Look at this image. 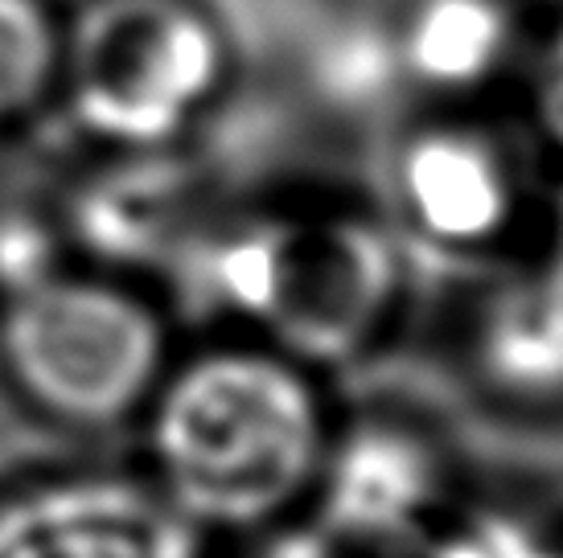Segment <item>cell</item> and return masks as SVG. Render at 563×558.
I'll return each instance as SVG.
<instances>
[{"instance_id": "1", "label": "cell", "mask_w": 563, "mask_h": 558, "mask_svg": "<svg viewBox=\"0 0 563 558\" xmlns=\"http://www.w3.org/2000/svg\"><path fill=\"white\" fill-rule=\"evenodd\" d=\"M342 415L325 370L210 328L181 337L132 427L136 460L210 543L247 546L305 522Z\"/></svg>"}, {"instance_id": "2", "label": "cell", "mask_w": 563, "mask_h": 558, "mask_svg": "<svg viewBox=\"0 0 563 558\" xmlns=\"http://www.w3.org/2000/svg\"><path fill=\"white\" fill-rule=\"evenodd\" d=\"M173 283L214 328L338 378L399 337L416 255L375 198L297 186L222 202Z\"/></svg>"}, {"instance_id": "3", "label": "cell", "mask_w": 563, "mask_h": 558, "mask_svg": "<svg viewBox=\"0 0 563 558\" xmlns=\"http://www.w3.org/2000/svg\"><path fill=\"white\" fill-rule=\"evenodd\" d=\"M177 345L173 295L148 279L63 259L0 292V387L70 439L132 432Z\"/></svg>"}, {"instance_id": "4", "label": "cell", "mask_w": 563, "mask_h": 558, "mask_svg": "<svg viewBox=\"0 0 563 558\" xmlns=\"http://www.w3.org/2000/svg\"><path fill=\"white\" fill-rule=\"evenodd\" d=\"M235 33L210 0H66L54 115L79 148H181L231 99Z\"/></svg>"}, {"instance_id": "5", "label": "cell", "mask_w": 563, "mask_h": 558, "mask_svg": "<svg viewBox=\"0 0 563 558\" xmlns=\"http://www.w3.org/2000/svg\"><path fill=\"white\" fill-rule=\"evenodd\" d=\"M518 120L411 108L387 140L375 202L411 255L482 271L531 250L548 177Z\"/></svg>"}, {"instance_id": "6", "label": "cell", "mask_w": 563, "mask_h": 558, "mask_svg": "<svg viewBox=\"0 0 563 558\" xmlns=\"http://www.w3.org/2000/svg\"><path fill=\"white\" fill-rule=\"evenodd\" d=\"M470 493L437 418L407 403H342L305 522L342 558H416Z\"/></svg>"}, {"instance_id": "7", "label": "cell", "mask_w": 563, "mask_h": 558, "mask_svg": "<svg viewBox=\"0 0 563 558\" xmlns=\"http://www.w3.org/2000/svg\"><path fill=\"white\" fill-rule=\"evenodd\" d=\"M46 193L66 259L148 279L165 292L227 202L198 144L79 148Z\"/></svg>"}, {"instance_id": "8", "label": "cell", "mask_w": 563, "mask_h": 558, "mask_svg": "<svg viewBox=\"0 0 563 558\" xmlns=\"http://www.w3.org/2000/svg\"><path fill=\"white\" fill-rule=\"evenodd\" d=\"M0 558H222L136 465H54L0 481Z\"/></svg>"}, {"instance_id": "9", "label": "cell", "mask_w": 563, "mask_h": 558, "mask_svg": "<svg viewBox=\"0 0 563 558\" xmlns=\"http://www.w3.org/2000/svg\"><path fill=\"white\" fill-rule=\"evenodd\" d=\"M453 349L465 387L494 415L563 423V271L531 250L473 271Z\"/></svg>"}, {"instance_id": "10", "label": "cell", "mask_w": 563, "mask_h": 558, "mask_svg": "<svg viewBox=\"0 0 563 558\" xmlns=\"http://www.w3.org/2000/svg\"><path fill=\"white\" fill-rule=\"evenodd\" d=\"M531 30L522 0H407L383 42L387 70L411 108H485L510 94Z\"/></svg>"}, {"instance_id": "11", "label": "cell", "mask_w": 563, "mask_h": 558, "mask_svg": "<svg viewBox=\"0 0 563 558\" xmlns=\"http://www.w3.org/2000/svg\"><path fill=\"white\" fill-rule=\"evenodd\" d=\"M63 75V4L0 0V144L54 120Z\"/></svg>"}, {"instance_id": "12", "label": "cell", "mask_w": 563, "mask_h": 558, "mask_svg": "<svg viewBox=\"0 0 563 558\" xmlns=\"http://www.w3.org/2000/svg\"><path fill=\"white\" fill-rule=\"evenodd\" d=\"M416 558H563V505L473 489Z\"/></svg>"}, {"instance_id": "13", "label": "cell", "mask_w": 563, "mask_h": 558, "mask_svg": "<svg viewBox=\"0 0 563 558\" xmlns=\"http://www.w3.org/2000/svg\"><path fill=\"white\" fill-rule=\"evenodd\" d=\"M515 120L543 165L563 169V9L534 16L515 87Z\"/></svg>"}, {"instance_id": "14", "label": "cell", "mask_w": 563, "mask_h": 558, "mask_svg": "<svg viewBox=\"0 0 563 558\" xmlns=\"http://www.w3.org/2000/svg\"><path fill=\"white\" fill-rule=\"evenodd\" d=\"M531 255L548 259L551 267L563 271V169L548 177V186H543V202H539V217H534L531 234Z\"/></svg>"}]
</instances>
